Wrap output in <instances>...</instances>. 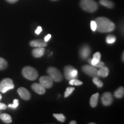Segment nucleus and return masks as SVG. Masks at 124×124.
Instances as JSON below:
<instances>
[{"label": "nucleus", "instance_id": "nucleus-24", "mask_svg": "<svg viewBox=\"0 0 124 124\" xmlns=\"http://www.w3.org/2000/svg\"><path fill=\"white\" fill-rule=\"evenodd\" d=\"M116 40V38L114 35H108L106 38V42L108 44H113L114 43H115Z\"/></svg>", "mask_w": 124, "mask_h": 124}, {"label": "nucleus", "instance_id": "nucleus-11", "mask_svg": "<svg viewBox=\"0 0 124 124\" xmlns=\"http://www.w3.org/2000/svg\"><path fill=\"white\" fill-rule=\"evenodd\" d=\"M17 93L19 94L20 97L24 100L28 101L30 100L31 94L29 91L27 89L24 87H20L17 89Z\"/></svg>", "mask_w": 124, "mask_h": 124}, {"label": "nucleus", "instance_id": "nucleus-32", "mask_svg": "<svg viewBox=\"0 0 124 124\" xmlns=\"http://www.w3.org/2000/svg\"><path fill=\"white\" fill-rule=\"evenodd\" d=\"M51 38V35H50V34H48V35H47L46 36V37L44 38V41H46V42H47V41H48L49 39H50Z\"/></svg>", "mask_w": 124, "mask_h": 124}, {"label": "nucleus", "instance_id": "nucleus-21", "mask_svg": "<svg viewBox=\"0 0 124 124\" xmlns=\"http://www.w3.org/2000/svg\"><path fill=\"white\" fill-rule=\"evenodd\" d=\"M93 83L97 85V86L99 88L102 87V86H103V82H102L101 80L100 79L98 78V77H93Z\"/></svg>", "mask_w": 124, "mask_h": 124}, {"label": "nucleus", "instance_id": "nucleus-33", "mask_svg": "<svg viewBox=\"0 0 124 124\" xmlns=\"http://www.w3.org/2000/svg\"><path fill=\"white\" fill-rule=\"evenodd\" d=\"M9 3H11V4H14V3H16L17 1H18V0H6Z\"/></svg>", "mask_w": 124, "mask_h": 124}, {"label": "nucleus", "instance_id": "nucleus-36", "mask_svg": "<svg viewBox=\"0 0 124 124\" xmlns=\"http://www.w3.org/2000/svg\"><path fill=\"white\" fill-rule=\"evenodd\" d=\"M1 100H2V95L0 94V101H1Z\"/></svg>", "mask_w": 124, "mask_h": 124}, {"label": "nucleus", "instance_id": "nucleus-13", "mask_svg": "<svg viewBox=\"0 0 124 124\" xmlns=\"http://www.w3.org/2000/svg\"><path fill=\"white\" fill-rule=\"evenodd\" d=\"M29 44H30V46H31L35 48H44L47 46V43L44 40L41 39L32 40V41H30Z\"/></svg>", "mask_w": 124, "mask_h": 124}, {"label": "nucleus", "instance_id": "nucleus-7", "mask_svg": "<svg viewBox=\"0 0 124 124\" xmlns=\"http://www.w3.org/2000/svg\"><path fill=\"white\" fill-rule=\"evenodd\" d=\"M82 70L85 74L91 77H98V70L91 65H85L82 67Z\"/></svg>", "mask_w": 124, "mask_h": 124}, {"label": "nucleus", "instance_id": "nucleus-9", "mask_svg": "<svg viewBox=\"0 0 124 124\" xmlns=\"http://www.w3.org/2000/svg\"><path fill=\"white\" fill-rule=\"evenodd\" d=\"M102 103L104 106H108L111 105L113 103V95L110 93L106 92L103 94L101 97Z\"/></svg>", "mask_w": 124, "mask_h": 124}, {"label": "nucleus", "instance_id": "nucleus-16", "mask_svg": "<svg viewBox=\"0 0 124 124\" xmlns=\"http://www.w3.org/2000/svg\"><path fill=\"white\" fill-rule=\"evenodd\" d=\"M101 58V55L100 52H97L93 55V58L91 59L90 65L93 66H95L96 64L100 62Z\"/></svg>", "mask_w": 124, "mask_h": 124}, {"label": "nucleus", "instance_id": "nucleus-6", "mask_svg": "<svg viewBox=\"0 0 124 124\" xmlns=\"http://www.w3.org/2000/svg\"><path fill=\"white\" fill-rule=\"evenodd\" d=\"M64 74L66 79L71 80L78 77V71L74 67L71 66H67L64 67Z\"/></svg>", "mask_w": 124, "mask_h": 124}, {"label": "nucleus", "instance_id": "nucleus-15", "mask_svg": "<svg viewBox=\"0 0 124 124\" xmlns=\"http://www.w3.org/2000/svg\"><path fill=\"white\" fill-rule=\"evenodd\" d=\"M108 74H109V70L107 67L103 66L100 68L99 70H98V77H99L106 78L108 77Z\"/></svg>", "mask_w": 124, "mask_h": 124}, {"label": "nucleus", "instance_id": "nucleus-18", "mask_svg": "<svg viewBox=\"0 0 124 124\" xmlns=\"http://www.w3.org/2000/svg\"><path fill=\"white\" fill-rule=\"evenodd\" d=\"M0 118L3 122L6 124H10L12 121L11 116L7 113H2V114H0Z\"/></svg>", "mask_w": 124, "mask_h": 124}, {"label": "nucleus", "instance_id": "nucleus-29", "mask_svg": "<svg viewBox=\"0 0 124 124\" xmlns=\"http://www.w3.org/2000/svg\"><path fill=\"white\" fill-rule=\"evenodd\" d=\"M104 65H105V64H104V63H103V62H99L98 63H97V64L95 65V67H96V68H101V67H102L103 66H104Z\"/></svg>", "mask_w": 124, "mask_h": 124}, {"label": "nucleus", "instance_id": "nucleus-20", "mask_svg": "<svg viewBox=\"0 0 124 124\" xmlns=\"http://www.w3.org/2000/svg\"><path fill=\"white\" fill-rule=\"evenodd\" d=\"M114 95L117 98H121L124 95V89L123 87H120L114 92Z\"/></svg>", "mask_w": 124, "mask_h": 124}, {"label": "nucleus", "instance_id": "nucleus-37", "mask_svg": "<svg viewBox=\"0 0 124 124\" xmlns=\"http://www.w3.org/2000/svg\"><path fill=\"white\" fill-rule=\"evenodd\" d=\"M52 1H57V0H52Z\"/></svg>", "mask_w": 124, "mask_h": 124}, {"label": "nucleus", "instance_id": "nucleus-25", "mask_svg": "<svg viewBox=\"0 0 124 124\" xmlns=\"http://www.w3.org/2000/svg\"><path fill=\"white\" fill-rule=\"evenodd\" d=\"M53 116L57 120L62 122H64L65 120H66V117H64L63 114H54Z\"/></svg>", "mask_w": 124, "mask_h": 124}, {"label": "nucleus", "instance_id": "nucleus-28", "mask_svg": "<svg viewBox=\"0 0 124 124\" xmlns=\"http://www.w3.org/2000/svg\"><path fill=\"white\" fill-rule=\"evenodd\" d=\"M90 25H91V29L93 31H95L97 30V24H96L95 21H91V23H90Z\"/></svg>", "mask_w": 124, "mask_h": 124}, {"label": "nucleus", "instance_id": "nucleus-8", "mask_svg": "<svg viewBox=\"0 0 124 124\" xmlns=\"http://www.w3.org/2000/svg\"><path fill=\"white\" fill-rule=\"evenodd\" d=\"M39 82L46 89H50L54 84V80L49 76H42L40 78Z\"/></svg>", "mask_w": 124, "mask_h": 124}, {"label": "nucleus", "instance_id": "nucleus-14", "mask_svg": "<svg viewBox=\"0 0 124 124\" xmlns=\"http://www.w3.org/2000/svg\"><path fill=\"white\" fill-rule=\"evenodd\" d=\"M45 52V48L43 47L36 48L32 51V55L36 58H39L44 55Z\"/></svg>", "mask_w": 124, "mask_h": 124}, {"label": "nucleus", "instance_id": "nucleus-5", "mask_svg": "<svg viewBox=\"0 0 124 124\" xmlns=\"http://www.w3.org/2000/svg\"><path fill=\"white\" fill-rule=\"evenodd\" d=\"M15 85L13 80L10 78L4 79L0 82V91L2 93H5L8 91L14 89Z\"/></svg>", "mask_w": 124, "mask_h": 124}, {"label": "nucleus", "instance_id": "nucleus-1", "mask_svg": "<svg viewBox=\"0 0 124 124\" xmlns=\"http://www.w3.org/2000/svg\"><path fill=\"white\" fill-rule=\"evenodd\" d=\"M97 24V30L101 33H108L115 29V24L108 18L100 17L94 20Z\"/></svg>", "mask_w": 124, "mask_h": 124}, {"label": "nucleus", "instance_id": "nucleus-30", "mask_svg": "<svg viewBox=\"0 0 124 124\" xmlns=\"http://www.w3.org/2000/svg\"><path fill=\"white\" fill-rule=\"evenodd\" d=\"M7 108V106L4 103L0 102V110H5Z\"/></svg>", "mask_w": 124, "mask_h": 124}, {"label": "nucleus", "instance_id": "nucleus-4", "mask_svg": "<svg viewBox=\"0 0 124 124\" xmlns=\"http://www.w3.org/2000/svg\"><path fill=\"white\" fill-rule=\"evenodd\" d=\"M47 73L53 80L56 82H60L63 79V76L61 72L54 67H49L48 68Z\"/></svg>", "mask_w": 124, "mask_h": 124}, {"label": "nucleus", "instance_id": "nucleus-27", "mask_svg": "<svg viewBox=\"0 0 124 124\" xmlns=\"http://www.w3.org/2000/svg\"><path fill=\"white\" fill-rule=\"evenodd\" d=\"M18 105H19V101L17 99H15L13 101V103L12 104H9L8 105V107L12 108H17Z\"/></svg>", "mask_w": 124, "mask_h": 124}, {"label": "nucleus", "instance_id": "nucleus-19", "mask_svg": "<svg viewBox=\"0 0 124 124\" xmlns=\"http://www.w3.org/2000/svg\"><path fill=\"white\" fill-rule=\"evenodd\" d=\"M100 3L102 5L110 9L113 8L114 6V3L112 1H110V0H100Z\"/></svg>", "mask_w": 124, "mask_h": 124}, {"label": "nucleus", "instance_id": "nucleus-10", "mask_svg": "<svg viewBox=\"0 0 124 124\" xmlns=\"http://www.w3.org/2000/svg\"><path fill=\"white\" fill-rule=\"evenodd\" d=\"M91 53L90 47L87 45H85L82 46L81 48L79 50V55L80 57L82 59L85 60L86 59L89 57Z\"/></svg>", "mask_w": 124, "mask_h": 124}, {"label": "nucleus", "instance_id": "nucleus-35", "mask_svg": "<svg viewBox=\"0 0 124 124\" xmlns=\"http://www.w3.org/2000/svg\"><path fill=\"white\" fill-rule=\"evenodd\" d=\"M122 61H124V53L123 52L122 53Z\"/></svg>", "mask_w": 124, "mask_h": 124}, {"label": "nucleus", "instance_id": "nucleus-3", "mask_svg": "<svg viewBox=\"0 0 124 124\" xmlns=\"http://www.w3.org/2000/svg\"><path fill=\"white\" fill-rule=\"evenodd\" d=\"M22 74L27 79L31 81L36 80L38 77V71L31 66H26L23 68Z\"/></svg>", "mask_w": 124, "mask_h": 124}, {"label": "nucleus", "instance_id": "nucleus-23", "mask_svg": "<svg viewBox=\"0 0 124 124\" xmlns=\"http://www.w3.org/2000/svg\"><path fill=\"white\" fill-rule=\"evenodd\" d=\"M70 85H74V86H80L83 84V82L80 81V80L77 79L76 78L72 79L70 80L69 82Z\"/></svg>", "mask_w": 124, "mask_h": 124}, {"label": "nucleus", "instance_id": "nucleus-2", "mask_svg": "<svg viewBox=\"0 0 124 124\" xmlns=\"http://www.w3.org/2000/svg\"><path fill=\"white\" fill-rule=\"evenodd\" d=\"M80 7L85 11L93 13L98 9V4L94 0H81L80 2Z\"/></svg>", "mask_w": 124, "mask_h": 124}, {"label": "nucleus", "instance_id": "nucleus-12", "mask_svg": "<svg viewBox=\"0 0 124 124\" xmlns=\"http://www.w3.org/2000/svg\"><path fill=\"white\" fill-rule=\"evenodd\" d=\"M31 88L35 93L39 95H43L46 93V88L41 83H33L31 86Z\"/></svg>", "mask_w": 124, "mask_h": 124}, {"label": "nucleus", "instance_id": "nucleus-31", "mask_svg": "<svg viewBox=\"0 0 124 124\" xmlns=\"http://www.w3.org/2000/svg\"><path fill=\"white\" fill-rule=\"evenodd\" d=\"M41 31H42V28L41 27H38V28L36 29L35 33L37 34V35H39V34L41 32Z\"/></svg>", "mask_w": 124, "mask_h": 124}, {"label": "nucleus", "instance_id": "nucleus-26", "mask_svg": "<svg viewBox=\"0 0 124 124\" xmlns=\"http://www.w3.org/2000/svg\"><path fill=\"white\" fill-rule=\"evenodd\" d=\"M75 90V88L74 87H67L66 90V91L64 93V97L67 98L69 97L70 95L72 94V92Z\"/></svg>", "mask_w": 124, "mask_h": 124}, {"label": "nucleus", "instance_id": "nucleus-34", "mask_svg": "<svg viewBox=\"0 0 124 124\" xmlns=\"http://www.w3.org/2000/svg\"><path fill=\"white\" fill-rule=\"evenodd\" d=\"M70 124H77V122L75 121H71L70 122Z\"/></svg>", "mask_w": 124, "mask_h": 124}, {"label": "nucleus", "instance_id": "nucleus-22", "mask_svg": "<svg viewBox=\"0 0 124 124\" xmlns=\"http://www.w3.org/2000/svg\"><path fill=\"white\" fill-rule=\"evenodd\" d=\"M8 67V62L5 59L0 57V70H4Z\"/></svg>", "mask_w": 124, "mask_h": 124}, {"label": "nucleus", "instance_id": "nucleus-17", "mask_svg": "<svg viewBox=\"0 0 124 124\" xmlns=\"http://www.w3.org/2000/svg\"><path fill=\"white\" fill-rule=\"evenodd\" d=\"M99 98V93H95L93 94L91 97L90 101V103L91 106L92 108H95L97 106Z\"/></svg>", "mask_w": 124, "mask_h": 124}]
</instances>
